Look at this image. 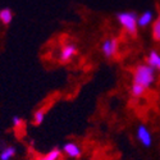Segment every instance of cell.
Listing matches in <instances>:
<instances>
[{"label": "cell", "mask_w": 160, "mask_h": 160, "mask_svg": "<svg viewBox=\"0 0 160 160\" xmlns=\"http://www.w3.org/2000/svg\"><path fill=\"white\" fill-rule=\"evenodd\" d=\"M63 151L68 155L69 158L73 159H78L79 156L82 155V150L79 149V146L74 142H67L63 145Z\"/></svg>", "instance_id": "obj_6"}, {"label": "cell", "mask_w": 160, "mask_h": 160, "mask_svg": "<svg viewBox=\"0 0 160 160\" xmlns=\"http://www.w3.org/2000/svg\"><path fill=\"white\" fill-rule=\"evenodd\" d=\"M156 81V71L148 63H142L135 67L133 69V82L143 86L145 88H150Z\"/></svg>", "instance_id": "obj_1"}, {"label": "cell", "mask_w": 160, "mask_h": 160, "mask_svg": "<svg viewBox=\"0 0 160 160\" xmlns=\"http://www.w3.org/2000/svg\"><path fill=\"white\" fill-rule=\"evenodd\" d=\"M146 63L150 64L156 72H160V52L156 50H151L146 59Z\"/></svg>", "instance_id": "obj_7"}, {"label": "cell", "mask_w": 160, "mask_h": 160, "mask_svg": "<svg viewBox=\"0 0 160 160\" xmlns=\"http://www.w3.org/2000/svg\"><path fill=\"white\" fill-rule=\"evenodd\" d=\"M14 155H16L14 146H5L0 151V160H10Z\"/></svg>", "instance_id": "obj_11"}, {"label": "cell", "mask_w": 160, "mask_h": 160, "mask_svg": "<svg viewBox=\"0 0 160 160\" xmlns=\"http://www.w3.org/2000/svg\"><path fill=\"white\" fill-rule=\"evenodd\" d=\"M13 21V12L10 8H3L0 10V22L4 26H9Z\"/></svg>", "instance_id": "obj_9"}, {"label": "cell", "mask_w": 160, "mask_h": 160, "mask_svg": "<svg viewBox=\"0 0 160 160\" xmlns=\"http://www.w3.org/2000/svg\"><path fill=\"white\" fill-rule=\"evenodd\" d=\"M46 158L49 160H59L62 158V152H60V150L58 148H55V149H52L51 151H49L46 154Z\"/></svg>", "instance_id": "obj_14"}, {"label": "cell", "mask_w": 160, "mask_h": 160, "mask_svg": "<svg viewBox=\"0 0 160 160\" xmlns=\"http://www.w3.org/2000/svg\"><path fill=\"white\" fill-rule=\"evenodd\" d=\"M101 51L105 58L112 59L118 52V41L117 38H105L101 44Z\"/></svg>", "instance_id": "obj_3"}, {"label": "cell", "mask_w": 160, "mask_h": 160, "mask_svg": "<svg viewBox=\"0 0 160 160\" xmlns=\"http://www.w3.org/2000/svg\"><path fill=\"white\" fill-rule=\"evenodd\" d=\"M129 91H131V96L138 99V98H142V96L146 94V91H148V88H145L143 86L137 85V83H132V86H131V90H129Z\"/></svg>", "instance_id": "obj_10"}, {"label": "cell", "mask_w": 160, "mask_h": 160, "mask_svg": "<svg viewBox=\"0 0 160 160\" xmlns=\"http://www.w3.org/2000/svg\"><path fill=\"white\" fill-rule=\"evenodd\" d=\"M44 118H45V110L44 109L36 110L35 114H33V122H35V124H37V126L41 124L44 122Z\"/></svg>", "instance_id": "obj_13"}, {"label": "cell", "mask_w": 160, "mask_h": 160, "mask_svg": "<svg viewBox=\"0 0 160 160\" xmlns=\"http://www.w3.org/2000/svg\"><path fill=\"white\" fill-rule=\"evenodd\" d=\"M22 124H23V121L21 119V117L16 115L14 118H13V126H14L16 128H19V127H21Z\"/></svg>", "instance_id": "obj_15"}, {"label": "cell", "mask_w": 160, "mask_h": 160, "mask_svg": "<svg viewBox=\"0 0 160 160\" xmlns=\"http://www.w3.org/2000/svg\"><path fill=\"white\" fill-rule=\"evenodd\" d=\"M36 160H49V159H48V158H46V155H45V156H38Z\"/></svg>", "instance_id": "obj_16"}, {"label": "cell", "mask_w": 160, "mask_h": 160, "mask_svg": "<svg viewBox=\"0 0 160 160\" xmlns=\"http://www.w3.org/2000/svg\"><path fill=\"white\" fill-rule=\"evenodd\" d=\"M117 19L122 28L131 36L137 35L138 28V16L133 12H121L117 14Z\"/></svg>", "instance_id": "obj_2"}, {"label": "cell", "mask_w": 160, "mask_h": 160, "mask_svg": "<svg viewBox=\"0 0 160 160\" xmlns=\"http://www.w3.org/2000/svg\"><path fill=\"white\" fill-rule=\"evenodd\" d=\"M154 21V13L151 10H145L138 16V27H148Z\"/></svg>", "instance_id": "obj_8"}, {"label": "cell", "mask_w": 160, "mask_h": 160, "mask_svg": "<svg viewBox=\"0 0 160 160\" xmlns=\"http://www.w3.org/2000/svg\"><path fill=\"white\" fill-rule=\"evenodd\" d=\"M136 136L138 138V141L145 146V148H150L151 143H152V136H151V132L148 129L145 124H140L136 132Z\"/></svg>", "instance_id": "obj_4"}, {"label": "cell", "mask_w": 160, "mask_h": 160, "mask_svg": "<svg viewBox=\"0 0 160 160\" xmlns=\"http://www.w3.org/2000/svg\"><path fill=\"white\" fill-rule=\"evenodd\" d=\"M151 33H152V38L156 42H160V14L159 17L154 21V24L151 27Z\"/></svg>", "instance_id": "obj_12"}, {"label": "cell", "mask_w": 160, "mask_h": 160, "mask_svg": "<svg viewBox=\"0 0 160 160\" xmlns=\"http://www.w3.org/2000/svg\"><path fill=\"white\" fill-rule=\"evenodd\" d=\"M77 51H78L77 45L73 44V42L64 45V46L62 48V50H60V55H59L60 62H62V63H68V62L72 60V58L77 54Z\"/></svg>", "instance_id": "obj_5"}]
</instances>
